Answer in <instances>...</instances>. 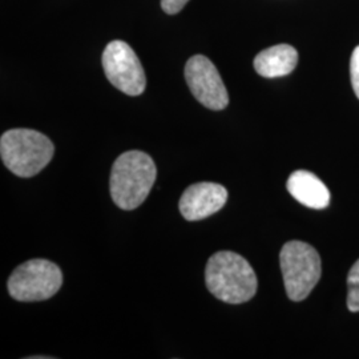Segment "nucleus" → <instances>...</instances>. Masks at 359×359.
Wrapping results in <instances>:
<instances>
[{
	"label": "nucleus",
	"instance_id": "1",
	"mask_svg": "<svg viewBox=\"0 0 359 359\" xmlns=\"http://www.w3.org/2000/svg\"><path fill=\"white\" fill-rule=\"evenodd\" d=\"M208 290L222 302L238 305L256 295L257 276L244 257L233 252H218L206 264Z\"/></svg>",
	"mask_w": 359,
	"mask_h": 359
},
{
	"label": "nucleus",
	"instance_id": "2",
	"mask_svg": "<svg viewBox=\"0 0 359 359\" xmlns=\"http://www.w3.org/2000/svg\"><path fill=\"white\" fill-rule=\"evenodd\" d=\"M157 169L154 158L142 151H128L117 157L111 170V196L123 210L142 205L154 188Z\"/></svg>",
	"mask_w": 359,
	"mask_h": 359
},
{
	"label": "nucleus",
	"instance_id": "3",
	"mask_svg": "<svg viewBox=\"0 0 359 359\" xmlns=\"http://www.w3.org/2000/svg\"><path fill=\"white\" fill-rule=\"evenodd\" d=\"M55 154L51 140L34 129H10L1 135L0 156L19 177H32L48 165Z\"/></svg>",
	"mask_w": 359,
	"mask_h": 359
},
{
	"label": "nucleus",
	"instance_id": "4",
	"mask_svg": "<svg viewBox=\"0 0 359 359\" xmlns=\"http://www.w3.org/2000/svg\"><path fill=\"white\" fill-rule=\"evenodd\" d=\"M280 264L287 297L299 302L308 298L321 278V257L311 245L290 241L283 245Z\"/></svg>",
	"mask_w": 359,
	"mask_h": 359
},
{
	"label": "nucleus",
	"instance_id": "5",
	"mask_svg": "<svg viewBox=\"0 0 359 359\" xmlns=\"http://www.w3.org/2000/svg\"><path fill=\"white\" fill-rule=\"evenodd\" d=\"M63 285L60 268L48 259H29L13 270L7 283L8 293L20 302L44 301L56 294Z\"/></svg>",
	"mask_w": 359,
	"mask_h": 359
},
{
	"label": "nucleus",
	"instance_id": "6",
	"mask_svg": "<svg viewBox=\"0 0 359 359\" xmlns=\"http://www.w3.org/2000/svg\"><path fill=\"white\" fill-rule=\"evenodd\" d=\"M105 76L112 86L128 96H139L145 90L144 68L135 51L123 40L108 43L103 53Z\"/></svg>",
	"mask_w": 359,
	"mask_h": 359
},
{
	"label": "nucleus",
	"instance_id": "7",
	"mask_svg": "<svg viewBox=\"0 0 359 359\" xmlns=\"http://www.w3.org/2000/svg\"><path fill=\"white\" fill-rule=\"evenodd\" d=\"M185 80L197 102L212 111H222L229 95L215 65L203 55L192 56L185 65Z\"/></svg>",
	"mask_w": 359,
	"mask_h": 359
},
{
	"label": "nucleus",
	"instance_id": "8",
	"mask_svg": "<svg viewBox=\"0 0 359 359\" xmlns=\"http://www.w3.org/2000/svg\"><path fill=\"white\" fill-rule=\"evenodd\" d=\"M228 201V191L216 182H197L182 193L179 208L182 217L200 221L217 213Z\"/></svg>",
	"mask_w": 359,
	"mask_h": 359
},
{
	"label": "nucleus",
	"instance_id": "9",
	"mask_svg": "<svg viewBox=\"0 0 359 359\" xmlns=\"http://www.w3.org/2000/svg\"><path fill=\"white\" fill-rule=\"evenodd\" d=\"M286 188L299 204L311 209H325L330 203V192L326 185L308 170L293 172Z\"/></svg>",
	"mask_w": 359,
	"mask_h": 359
},
{
	"label": "nucleus",
	"instance_id": "10",
	"mask_svg": "<svg viewBox=\"0 0 359 359\" xmlns=\"http://www.w3.org/2000/svg\"><path fill=\"white\" fill-rule=\"evenodd\" d=\"M298 63V52L289 44H278L259 52L255 59V69L262 77H283L292 74Z\"/></svg>",
	"mask_w": 359,
	"mask_h": 359
},
{
	"label": "nucleus",
	"instance_id": "11",
	"mask_svg": "<svg viewBox=\"0 0 359 359\" xmlns=\"http://www.w3.org/2000/svg\"><path fill=\"white\" fill-rule=\"evenodd\" d=\"M347 308L353 313L359 311V259L347 276Z\"/></svg>",
	"mask_w": 359,
	"mask_h": 359
},
{
	"label": "nucleus",
	"instance_id": "12",
	"mask_svg": "<svg viewBox=\"0 0 359 359\" xmlns=\"http://www.w3.org/2000/svg\"><path fill=\"white\" fill-rule=\"evenodd\" d=\"M350 77H351V86L359 99V46L354 50L350 60Z\"/></svg>",
	"mask_w": 359,
	"mask_h": 359
},
{
	"label": "nucleus",
	"instance_id": "13",
	"mask_svg": "<svg viewBox=\"0 0 359 359\" xmlns=\"http://www.w3.org/2000/svg\"><path fill=\"white\" fill-rule=\"evenodd\" d=\"M189 0H161V7L169 15L179 13Z\"/></svg>",
	"mask_w": 359,
	"mask_h": 359
}]
</instances>
